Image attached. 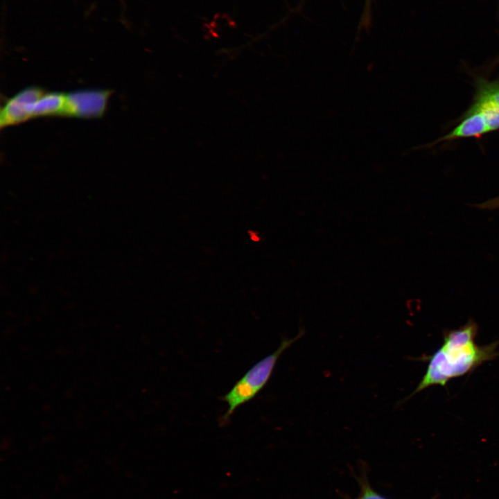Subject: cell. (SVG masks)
I'll return each mask as SVG.
<instances>
[{
	"mask_svg": "<svg viewBox=\"0 0 499 499\" xmlns=\"http://www.w3.org/2000/svg\"><path fill=\"white\" fill-rule=\"evenodd\" d=\"M478 326L473 319L457 329L445 331L443 342L426 358L425 374L406 399L431 386H446L450 380L472 373L486 362L499 356V340L480 346L475 338Z\"/></svg>",
	"mask_w": 499,
	"mask_h": 499,
	"instance_id": "obj_1",
	"label": "cell"
},
{
	"mask_svg": "<svg viewBox=\"0 0 499 499\" xmlns=\"http://www.w3.org/2000/svg\"><path fill=\"white\" fill-rule=\"evenodd\" d=\"M304 334V331L301 330L294 338L283 339L279 347L273 353L254 365L235 383L231 389L222 396V400L227 404V409L220 418L221 425L227 424L239 407L252 401L265 387L281 355Z\"/></svg>",
	"mask_w": 499,
	"mask_h": 499,
	"instance_id": "obj_2",
	"label": "cell"
},
{
	"mask_svg": "<svg viewBox=\"0 0 499 499\" xmlns=\"http://www.w3.org/2000/svg\"><path fill=\"white\" fill-rule=\"evenodd\" d=\"M110 91L81 89L66 94L63 116L91 119L101 116L106 109Z\"/></svg>",
	"mask_w": 499,
	"mask_h": 499,
	"instance_id": "obj_3",
	"label": "cell"
},
{
	"mask_svg": "<svg viewBox=\"0 0 499 499\" xmlns=\"http://www.w3.org/2000/svg\"><path fill=\"white\" fill-rule=\"evenodd\" d=\"M44 91L39 87H28L6 100L1 110V128L17 125L33 119L35 104Z\"/></svg>",
	"mask_w": 499,
	"mask_h": 499,
	"instance_id": "obj_4",
	"label": "cell"
},
{
	"mask_svg": "<svg viewBox=\"0 0 499 499\" xmlns=\"http://www.w3.org/2000/svg\"><path fill=\"white\" fill-rule=\"evenodd\" d=\"M488 132H490V130L483 114L479 112H468L461 123L441 140L480 137Z\"/></svg>",
	"mask_w": 499,
	"mask_h": 499,
	"instance_id": "obj_5",
	"label": "cell"
},
{
	"mask_svg": "<svg viewBox=\"0 0 499 499\" xmlns=\"http://www.w3.org/2000/svg\"><path fill=\"white\" fill-rule=\"evenodd\" d=\"M66 94L44 91L33 108V118L62 116L65 107Z\"/></svg>",
	"mask_w": 499,
	"mask_h": 499,
	"instance_id": "obj_6",
	"label": "cell"
},
{
	"mask_svg": "<svg viewBox=\"0 0 499 499\" xmlns=\"http://www.w3.org/2000/svg\"><path fill=\"white\" fill-rule=\"evenodd\" d=\"M476 100L487 101L499 109V85L480 82Z\"/></svg>",
	"mask_w": 499,
	"mask_h": 499,
	"instance_id": "obj_7",
	"label": "cell"
},
{
	"mask_svg": "<svg viewBox=\"0 0 499 499\" xmlns=\"http://www.w3.org/2000/svg\"><path fill=\"white\" fill-rule=\"evenodd\" d=\"M356 499H387L376 492L371 487L365 480L361 481V489L358 496Z\"/></svg>",
	"mask_w": 499,
	"mask_h": 499,
	"instance_id": "obj_8",
	"label": "cell"
}]
</instances>
